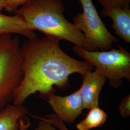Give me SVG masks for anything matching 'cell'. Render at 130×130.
<instances>
[{
  "label": "cell",
  "mask_w": 130,
  "mask_h": 130,
  "mask_svg": "<svg viewBox=\"0 0 130 130\" xmlns=\"http://www.w3.org/2000/svg\"><path fill=\"white\" fill-rule=\"evenodd\" d=\"M85 119L76 125L78 130H90L101 127L107 121V114L99 107L89 109Z\"/></svg>",
  "instance_id": "8fae6325"
},
{
  "label": "cell",
  "mask_w": 130,
  "mask_h": 130,
  "mask_svg": "<svg viewBox=\"0 0 130 130\" xmlns=\"http://www.w3.org/2000/svg\"><path fill=\"white\" fill-rule=\"evenodd\" d=\"M34 118L40 120L35 130H59L49 122L44 120L42 117L34 116Z\"/></svg>",
  "instance_id": "2e32d148"
},
{
  "label": "cell",
  "mask_w": 130,
  "mask_h": 130,
  "mask_svg": "<svg viewBox=\"0 0 130 130\" xmlns=\"http://www.w3.org/2000/svg\"><path fill=\"white\" fill-rule=\"evenodd\" d=\"M7 34L21 35L27 39L37 36L35 31L21 16L6 15L0 12V36Z\"/></svg>",
  "instance_id": "9c48e42d"
},
{
  "label": "cell",
  "mask_w": 130,
  "mask_h": 130,
  "mask_svg": "<svg viewBox=\"0 0 130 130\" xmlns=\"http://www.w3.org/2000/svg\"><path fill=\"white\" fill-rule=\"evenodd\" d=\"M83 83L79 89L84 109L99 107V95L107 80V78L98 70L83 75Z\"/></svg>",
  "instance_id": "52a82bcc"
},
{
  "label": "cell",
  "mask_w": 130,
  "mask_h": 130,
  "mask_svg": "<svg viewBox=\"0 0 130 130\" xmlns=\"http://www.w3.org/2000/svg\"><path fill=\"white\" fill-rule=\"evenodd\" d=\"M31 126V123L29 119L27 117L21 119L19 121V130H28Z\"/></svg>",
  "instance_id": "e0dca14e"
},
{
  "label": "cell",
  "mask_w": 130,
  "mask_h": 130,
  "mask_svg": "<svg viewBox=\"0 0 130 130\" xmlns=\"http://www.w3.org/2000/svg\"><path fill=\"white\" fill-rule=\"evenodd\" d=\"M55 92L54 89L49 93L39 95V96L46 101L54 110L55 115L61 121L73 123L84 109L79 89L65 96L57 95Z\"/></svg>",
  "instance_id": "8992f818"
},
{
  "label": "cell",
  "mask_w": 130,
  "mask_h": 130,
  "mask_svg": "<svg viewBox=\"0 0 130 130\" xmlns=\"http://www.w3.org/2000/svg\"><path fill=\"white\" fill-rule=\"evenodd\" d=\"M100 14L102 17L111 19V28L114 29L115 34L125 43H130V8L103 9L100 12Z\"/></svg>",
  "instance_id": "ba28073f"
},
{
  "label": "cell",
  "mask_w": 130,
  "mask_h": 130,
  "mask_svg": "<svg viewBox=\"0 0 130 130\" xmlns=\"http://www.w3.org/2000/svg\"><path fill=\"white\" fill-rule=\"evenodd\" d=\"M5 4L4 0H0V12L3 9H4Z\"/></svg>",
  "instance_id": "ac0fdd59"
},
{
  "label": "cell",
  "mask_w": 130,
  "mask_h": 130,
  "mask_svg": "<svg viewBox=\"0 0 130 130\" xmlns=\"http://www.w3.org/2000/svg\"><path fill=\"white\" fill-rule=\"evenodd\" d=\"M44 120L49 122L52 125L55 126L59 130H70L65 125L64 122L61 121L55 114H51L47 116V118H42Z\"/></svg>",
  "instance_id": "9a60e30c"
},
{
  "label": "cell",
  "mask_w": 130,
  "mask_h": 130,
  "mask_svg": "<svg viewBox=\"0 0 130 130\" xmlns=\"http://www.w3.org/2000/svg\"><path fill=\"white\" fill-rule=\"evenodd\" d=\"M72 51L104 75L112 88H119L123 79L130 82V53L122 45L107 50L95 51L74 45Z\"/></svg>",
  "instance_id": "277c9868"
},
{
  "label": "cell",
  "mask_w": 130,
  "mask_h": 130,
  "mask_svg": "<svg viewBox=\"0 0 130 130\" xmlns=\"http://www.w3.org/2000/svg\"><path fill=\"white\" fill-rule=\"evenodd\" d=\"M60 40L45 36L27 39L21 45L23 78L14 93L12 104L23 105L36 93L50 92L55 86L61 90L69 87L70 76H82L92 71V65L69 56L61 48Z\"/></svg>",
  "instance_id": "6da1fadb"
},
{
  "label": "cell",
  "mask_w": 130,
  "mask_h": 130,
  "mask_svg": "<svg viewBox=\"0 0 130 130\" xmlns=\"http://www.w3.org/2000/svg\"><path fill=\"white\" fill-rule=\"evenodd\" d=\"M104 9L130 8V0H98Z\"/></svg>",
  "instance_id": "7c38bea8"
},
{
  "label": "cell",
  "mask_w": 130,
  "mask_h": 130,
  "mask_svg": "<svg viewBox=\"0 0 130 130\" xmlns=\"http://www.w3.org/2000/svg\"><path fill=\"white\" fill-rule=\"evenodd\" d=\"M83 8L82 13L76 14L73 23L84 33L91 51L111 49L119 40L107 29L103 22L92 0H78Z\"/></svg>",
  "instance_id": "5b68a950"
},
{
  "label": "cell",
  "mask_w": 130,
  "mask_h": 130,
  "mask_svg": "<svg viewBox=\"0 0 130 130\" xmlns=\"http://www.w3.org/2000/svg\"><path fill=\"white\" fill-rule=\"evenodd\" d=\"M21 47L18 36H0V110L12 102L23 78Z\"/></svg>",
  "instance_id": "3957f363"
},
{
  "label": "cell",
  "mask_w": 130,
  "mask_h": 130,
  "mask_svg": "<svg viewBox=\"0 0 130 130\" xmlns=\"http://www.w3.org/2000/svg\"><path fill=\"white\" fill-rule=\"evenodd\" d=\"M28 113L23 105L9 104L0 110V130H19V121Z\"/></svg>",
  "instance_id": "30bf717a"
},
{
  "label": "cell",
  "mask_w": 130,
  "mask_h": 130,
  "mask_svg": "<svg viewBox=\"0 0 130 130\" xmlns=\"http://www.w3.org/2000/svg\"><path fill=\"white\" fill-rule=\"evenodd\" d=\"M29 0H4L5 4L4 9L7 12H14L22 5H24Z\"/></svg>",
  "instance_id": "5bb4252c"
},
{
  "label": "cell",
  "mask_w": 130,
  "mask_h": 130,
  "mask_svg": "<svg viewBox=\"0 0 130 130\" xmlns=\"http://www.w3.org/2000/svg\"><path fill=\"white\" fill-rule=\"evenodd\" d=\"M64 12L62 0H29L13 14L22 17L34 31L42 32L45 36L68 41L91 51L84 33L68 20Z\"/></svg>",
  "instance_id": "7a4b0ae2"
},
{
  "label": "cell",
  "mask_w": 130,
  "mask_h": 130,
  "mask_svg": "<svg viewBox=\"0 0 130 130\" xmlns=\"http://www.w3.org/2000/svg\"><path fill=\"white\" fill-rule=\"evenodd\" d=\"M119 111L122 118L130 116V95H127L121 100L119 106Z\"/></svg>",
  "instance_id": "4fadbf2b"
}]
</instances>
